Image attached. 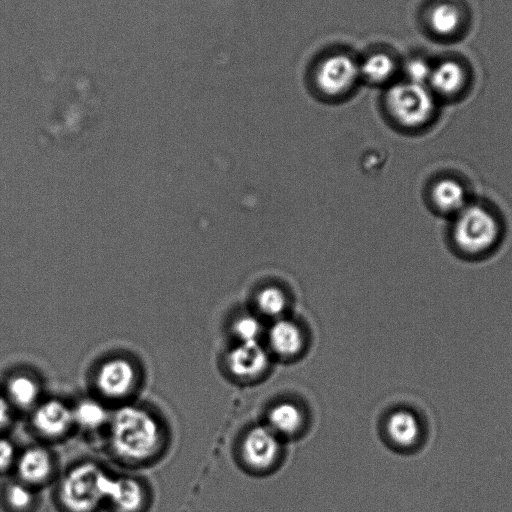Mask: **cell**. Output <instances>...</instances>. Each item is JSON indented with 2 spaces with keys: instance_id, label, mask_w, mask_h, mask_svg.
<instances>
[{
  "instance_id": "6da1fadb",
  "label": "cell",
  "mask_w": 512,
  "mask_h": 512,
  "mask_svg": "<svg viewBox=\"0 0 512 512\" xmlns=\"http://www.w3.org/2000/svg\"><path fill=\"white\" fill-rule=\"evenodd\" d=\"M109 444L114 454L132 463L144 462L163 445V429L153 414L144 408L125 405L111 414Z\"/></svg>"
},
{
  "instance_id": "7a4b0ae2",
  "label": "cell",
  "mask_w": 512,
  "mask_h": 512,
  "mask_svg": "<svg viewBox=\"0 0 512 512\" xmlns=\"http://www.w3.org/2000/svg\"><path fill=\"white\" fill-rule=\"evenodd\" d=\"M112 479L95 463L73 467L58 486L57 508L60 512H100L105 507Z\"/></svg>"
},
{
  "instance_id": "3957f363",
  "label": "cell",
  "mask_w": 512,
  "mask_h": 512,
  "mask_svg": "<svg viewBox=\"0 0 512 512\" xmlns=\"http://www.w3.org/2000/svg\"><path fill=\"white\" fill-rule=\"evenodd\" d=\"M436 100L427 85L405 80L387 89L383 98V111L394 127L416 131L427 126L434 118Z\"/></svg>"
},
{
  "instance_id": "277c9868",
  "label": "cell",
  "mask_w": 512,
  "mask_h": 512,
  "mask_svg": "<svg viewBox=\"0 0 512 512\" xmlns=\"http://www.w3.org/2000/svg\"><path fill=\"white\" fill-rule=\"evenodd\" d=\"M500 222L484 205L469 203L453 217L452 238L466 255L485 254L500 238Z\"/></svg>"
},
{
  "instance_id": "5b68a950",
  "label": "cell",
  "mask_w": 512,
  "mask_h": 512,
  "mask_svg": "<svg viewBox=\"0 0 512 512\" xmlns=\"http://www.w3.org/2000/svg\"><path fill=\"white\" fill-rule=\"evenodd\" d=\"M360 79L359 63L350 54L335 52L322 58L314 69L313 84L321 97H346Z\"/></svg>"
},
{
  "instance_id": "8992f818",
  "label": "cell",
  "mask_w": 512,
  "mask_h": 512,
  "mask_svg": "<svg viewBox=\"0 0 512 512\" xmlns=\"http://www.w3.org/2000/svg\"><path fill=\"white\" fill-rule=\"evenodd\" d=\"M137 370L128 359L114 357L103 362L95 376L101 395L118 400L129 396L137 383Z\"/></svg>"
},
{
  "instance_id": "52a82bcc",
  "label": "cell",
  "mask_w": 512,
  "mask_h": 512,
  "mask_svg": "<svg viewBox=\"0 0 512 512\" xmlns=\"http://www.w3.org/2000/svg\"><path fill=\"white\" fill-rule=\"evenodd\" d=\"M280 450L278 435L268 426L250 429L241 445L243 460L247 466L255 470L271 468L276 463Z\"/></svg>"
},
{
  "instance_id": "ba28073f",
  "label": "cell",
  "mask_w": 512,
  "mask_h": 512,
  "mask_svg": "<svg viewBox=\"0 0 512 512\" xmlns=\"http://www.w3.org/2000/svg\"><path fill=\"white\" fill-rule=\"evenodd\" d=\"M424 21L433 36L449 40L461 34L467 12L459 1L434 0L425 10Z\"/></svg>"
},
{
  "instance_id": "9c48e42d",
  "label": "cell",
  "mask_w": 512,
  "mask_h": 512,
  "mask_svg": "<svg viewBox=\"0 0 512 512\" xmlns=\"http://www.w3.org/2000/svg\"><path fill=\"white\" fill-rule=\"evenodd\" d=\"M469 70L458 59L447 58L431 65L427 86L436 98H455L469 83Z\"/></svg>"
},
{
  "instance_id": "30bf717a",
  "label": "cell",
  "mask_w": 512,
  "mask_h": 512,
  "mask_svg": "<svg viewBox=\"0 0 512 512\" xmlns=\"http://www.w3.org/2000/svg\"><path fill=\"white\" fill-rule=\"evenodd\" d=\"M31 422L35 431L47 439H59L75 425L72 409L56 399L38 404Z\"/></svg>"
},
{
  "instance_id": "8fae6325",
  "label": "cell",
  "mask_w": 512,
  "mask_h": 512,
  "mask_svg": "<svg viewBox=\"0 0 512 512\" xmlns=\"http://www.w3.org/2000/svg\"><path fill=\"white\" fill-rule=\"evenodd\" d=\"M105 507L109 512H147L149 509L147 490L137 479L113 478Z\"/></svg>"
},
{
  "instance_id": "7c38bea8",
  "label": "cell",
  "mask_w": 512,
  "mask_h": 512,
  "mask_svg": "<svg viewBox=\"0 0 512 512\" xmlns=\"http://www.w3.org/2000/svg\"><path fill=\"white\" fill-rule=\"evenodd\" d=\"M269 355L258 342L240 343L227 358L228 369L237 379L259 378L269 367Z\"/></svg>"
},
{
  "instance_id": "4fadbf2b",
  "label": "cell",
  "mask_w": 512,
  "mask_h": 512,
  "mask_svg": "<svg viewBox=\"0 0 512 512\" xmlns=\"http://www.w3.org/2000/svg\"><path fill=\"white\" fill-rule=\"evenodd\" d=\"M15 467L19 480L33 488L47 483L55 468L51 453L40 446L25 449L17 456Z\"/></svg>"
},
{
  "instance_id": "5bb4252c",
  "label": "cell",
  "mask_w": 512,
  "mask_h": 512,
  "mask_svg": "<svg viewBox=\"0 0 512 512\" xmlns=\"http://www.w3.org/2000/svg\"><path fill=\"white\" fill-rule=\"evenodd\" d=\"M430 201L438 212L452 217L470 203L465 186L452 177H443L433 183Z\"/></svg>"
},
{
  "instance_id": "9a60e30c",
  "label": "cell",
  "mask_w": 512,
  "mask_h": 512,
  "mask_svg": "<svg viewBox=\"0 0 512 512\" xmlns=\"http://www.w3.org/2000/svg\"><path fill=\"white\" fill-rule=\"evenodd\" d=\"M268 341L271 350L284 358L298 355L304 346V336L299 325L284 317L276 319L271 325Z\"/></svg>"
},
{
  "instance_id": "2e32d148",
  "label": "cell",
  "mask_w": 512,
  "mask_h": 512,
  "mask_svg": "<svg viewBox=\"0 0 512 512\" xmlns=\"http://www.w3.org/2000/svg\"><path fill=\"white\" fill-rule=\"evenodd\" d=\"M386 431L394 444L410 447L418 441L421 429L414 414L406 410H398L387 419Z\"/></svg>"
},
{
  "instance_id": "e0dca14e",
  "label": "cell",
  "mask_w": 512,
  "mask_h": 512,
  "mask_svg": "<svg viewBox=\"0 0 512 512\" xmlns=\"http://www.w3.org/2000/svg\"><path fill=\"white\" fill-rule=\"evenodd\" d=\"M256 311L266 317H283L289 305V296L285 289L275 283L264 284L254 293Z\"/></svg>"
},
{
  "instance_id": "ac0fdd59",
  "label": "cell",
  "mask_w": 512,
  "mask_h": 512,
  "mask_svg": "<svg viewBox=\"0 0 512 512\" xmlns=\"http://www.w3.org/2000/svg\"><path fill=\"white\" fill-rule=\"evenodd\" d=\"M268 422V427L277 435L293 436L303 427L304 415L296 404L280 402L270 409Z\"/></svg>"
},
{
  "instance_id": "d6986e66",
  "label": "cell",
  "mask_w": 512,
  "mask_h": 512,
  "mask_svg": "<svg viewBox=\"0 0 512 512\" xmlns=\"http://www.w3.org/2000/svg\"><path fill=\"white\" fill-rule=\"evenodd\" d=\"M0 501L6 512H35L38 506L35 488L20 480L4 486Z\"/></svg>"
},
{
  "instance_id": "ffe728a7",
  "label": "cell",
  "mask_w": 512,
  "mask_h": 512,
  "mask_svg": "<svg viewBox=\"0 0 512 512\" xmlns=\"http://www.w3.org/2000/svg\"><path fill=\"white\" fill-rule=\"evenodd\" d=\"M360 78L372 84H384L397 71V62L388 52L371 53L359 63Z\"/></svg>"
},
{
  "instance_id": "44dd1931",
  "label": "cell",
  "mask_w": 512,
  "mask_h": 512,
  "mask_svg": "<svg viewBox=\"0 0 512 512\" xmlns=\"http://www.w3.org/2000/svg\"><path fill=\"white\" fill-rule=\"evenodd\" d=\"M39 395L37 381L27 374L13 375L6 383L5 396L11 406L27 409L37 403Z\"/></svg>"
},
{
  "instance_id": "7402d4cb",
  "label": "cell",
  "mask_w": 512,
  "mask_h": 512,
  "mask_svg": "<svg viewBox=\"0 0 512 512\" xmlns=\"http://www.w3.org/2000/svg\"><path fill=\"white\" fill-rule=\"evenodd\" d=\"M72 411L74 424L88 430L102 427L111 416L100 402L92 399L79 402Z\"/></svg>"
},
{
  "instance_id": "603a6c76",
  "label": "cell",
  "mask_w": 512,
  "mask_h": 512,
  "mask_svg": "<svg viewBox=\"0 0 512 512\" xmlns=\"http://www.w3.org/2000/svg\"><path fill=\"white\" fill-rule=\"evenodd\" d=\"M232 327L241 343L258 342L264 330L259 317L252 313H244L238 316Z\"/></svg>"
},
{
  "instance_id": "cb8c5ba5",
  "label": "cell",
  "mask_w": 512,
  "mask_h": 512,
  "mask_svg": "<svg viewBox=\"0 0 512 512\" xmlns=\"http://www.w3.org/2000/svg\"><path fill=\"white\" fill-rule=\"evenodd\" d=\"M431 65L423 59H411L405 66V80L427 85Z\"/></svg>"
},
{
  "instance_id": "d4e9b609",
  "label": "cell",
  "mask_w": 512,
  "mask_h": 512,
  "mask_svg": "<svg viewBox=\"0 0 512 512\" xmlns=\"http://www.w3.org/2000/svg\"><path fill=\"white\" fill-rule=\"evenodd\" d=\"M17 454L14 444L0 434V474L15 466Z\"/></svg>"
},
{
  "instance_id": "484cf974",
  "label": "cell",
  "mask_w": 512,
  "mask_h": 512,
  "mask_svg": "<svg viewBox=\"0 0 512 512\" xmlns=\"http://www.w3.org/2000/svg\"><path fill=\"white\" fill-rule=\"evenodd\" d=\"M12 406L5 394L0 393V433L11 421Z\"/></svg>"
}]
</instances>
